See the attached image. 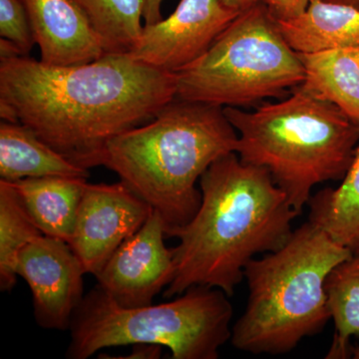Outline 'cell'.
I'll return each mask as SVG.
<instances>
[{"instance_id":"cell-14","label":"cell","mask_w":359,"mask_h":359,"mask_svg":"<svg viewBox=\"0 0 359 359\" xmlns=\"http://www.w3.org/2000/svg\"><path fill=\"white\" fill-rule=\"evenodd\" d=\"M86 180L41 177L11 183L42 233L69 244Z\"/></svg>"},{"instance_id":"cell-11","label":"cell","mask_w":359,"mask_h":359,"mask_svg":"<svg viewBox=\"0 0 359 359\" xmlns=\"http://www.w3.org/2000/svg\"><path fill=\"white\" fill-rule=\"evenodd\" d=\"M166 228L153 210L140 230L127 238L96 276L98 287L120 306L152 304L173 280L172 249L165 245Z\"/></svg>"},{"instance_id":"cell-3","label":"cell","mask_w":359,"mask_h":359,"mask_svg":"<svg viewBox=\"0 0 359 359\" xmlns=\"http://www.w3.org/2000/svg\"><path fill=\"white\" fill-rule=\"evenodd\" d=\"M238 139L224 107L175 98L150 121L111 139L94 167L117 174L173 238L199 210L197 182L215 161L236 153Z\"/></svg>"},{"instance_id":"cell-16","label":"cell","mask_w":359,"mask_h":359,"mask_svg":"<svg viewBox=\"0 0 359 359\" xmlns=\"http://www.w3.org/2000/svg\"><path fill=\"white\" fill-rule=\"evenodd\" d=\"M297 54L306 72L302 86L359 125V48Z\"/></svg>"},{"instance_id":"cell-1","label":"cell","mask_w":359,"mask_h":359,"mask_svg":"<svg viewBox=\"0 0 359 359\" xmlns=\"http://www.w3.org/2000/svg\"><path fill=\"white\" fill-rule=\"evenodd\" d=\"M177 96L176 74L128 53L71 66L0 57V117L20 123L78 166L94 167L106 144L152 120Z\"/></svg>"},{"instance_id":"cell-5","label":"cell","mask_w":359,"mask_h":359,"mask_svg":"<svg viewBox=\"0 0 359 359\" xmlns=\"http://www.w3.org/2000/svg\"><path fill=\"white\" fill-rule=\"evenodd\" d=\"M351 254V249L308 221L282 248L252 259L244 273L247 306L231 327L233 347L280 355L323 332L332 320L325 280Z\"/></svg>"},{"instance_id":"cell-13","label":"cell","mask_w":359,"mask_h":359,"mask_svg":"<svg viewBox=\"0 0 359 359\" xmlns=\"http://www.w3.org/2000/svg\"><path fill=\"white\" fill-rule=\"evenodd\" d=\"M283 39L297 53L359 48V9L325 0H311L304 13L276 20Z\"/></svg>"},{"instance_id":"cell-26","label":"cell","mask_w":359,"mask_h":359,"mask_svg":"<svg viewBox=\"0 0 359 359\" xmlns=\"http://www.w3.org/2000/svg\"><path fill=\"white\" fill-rule=\"evenodd\" d=\"M351 355H353V358L359 359V346L351 348Z\"/></svg>"},{"instance_id":"cell-2","label":"cell","mask_w":359,"mask_h":359,"mask_svg":"<svg viewBox=\"0 0 359 359\" xmlns=\"http://www.w3.org/2000/svg\"><path fill=\"white\" fill-rule=\"evenodd\" d=\"M199 182V210L173 237L179 244L172 249L174 276L165 299L198 285L231 297L248 264L282 248L299 216L271 175L237 153L215 161Z\"/></svg>"},{"instance_id":"cell-17","label":"cell","mask_w":359,"mask_h":359,"mask_svg":"<svg viewBox=\"0 0 359 359\" xmlns=\"http://www.w3.org/2000/svg\"><path fill=\"white\" fill-rule=\"evenodd\" d=\"M309 221L337 244L351 250L359 245V144L353 163L337 189L327 188L309 201Z\"/></svg>"},{"instance_id":"cell-22","label":"cell","mask_w":359,"mask_h":359,"mask_svg":"<svg viewBox=\"0 0 359 359\" xmlns=\"http://www.w3.org/2000/svg\"><path fill=\"white\" fill-rule=\"evenodd\" d=\"M311 0H269L266 2L275 20H289L306 11Z\"/></svg>"},{"instance_id":"cell-25","label":"cell","mask_w":359,"mask_h":359,"mask_svg":"<svg viewBox=\"0 0 359 359\" xmlns=\"http://www.w3.org/2000/svg\"><path fill=\"white\" fill-rule=\"evenodd\" d=\"M325 1L335 2V4H346L359 9V0H325Z\"/></svg>"},{"instance_id":"cell-4","label":"cell","mask_w":359,"mask_h":359,"mask_svg":"<svg viewBox=\"0 0 359 359\" xmlns=\"http://www.w3.org/2000/svg\"><path fill=\"white\" fill-rule=\"evenodd\" d=\"M224 113L237 131L241 161L266 170L299 215L314 187L344 178L359 144V125L302 85L252 112Z\"/></svg>"},{"instance_id":"cell-19","label":"cell","mask_w":359,"mask_h":359,"mask_svg":"<svg viewBox=\"0 0 359 359\" xmlns=\"http://www.w3.org/2000/svg\"><path fill=\"white\" fill-rule=\"evenodd\" d=\"M86 16L106 53H129L140 39L143 0H72Z\"/></svg>"},{"instance_id":"cell-7","label":"cell","mask_w":359,"mask_h":359,"mask_svg":"<svg viewBox=\"0 0 359 359\" xmlns=\"http://www.w3.org/2000/svg\"><path fill=\"white\" fill-rule=\"evenodd\" d=\"M175 74L176 98L238 108L283 99L306 79L266 4L238 14L204 55Z\"/></svg>"},{"instance_id":"cell-12","label":"cell","mask_w":359,"mask_h":359,"mask_svg":"<svg viewBox=\"0 0 359 359\" xmlns=\"http://www.w3.org/2000/svg\"><path fill=\"white\" fill-rule=\"evenodd\" d=\"M40 61L47 65H83L106 53L86 16L72 0H22Z\"/></svg>"},{"instance_id":"cell-18","label":"cell","mask_w":359,"mask_h":359,"mask_svg":"<svg viewBox=\"0 0 359 359\" xmlns=\"http://www.w3.org/2000/svg\"><path fill=\"white\" fill-rule=\"evenodd\" d=\"M325 292L335 327L327 358H349L351 337H359V245L328 273Z\"/></svg>"},{"instance_id":"cell-6","label":"cell","mask_w":359,"mask_h":359,"mask_svg":"<svg viewBox=\"0 0 359 359\" xmlns=\"http://www.w3.org/2000/svg\"><path fill=\"white\" fill-rule=\"evenodd\" d=\"M233 309L229 295L193 287L173 301L127 309L98 285L84 295L69 327L66 358L87 359L110 347L157 344L173 359H217L231 337Z\"/></svg>"},{"instance_id":"cell-10","label":"cell","mask_w":359,"mask_h":359,"mask_svg":"<svg viewBox=\"0 0 359 359\" xmlns=\"http://www.w3.org/2000/svg\"><path fill=\"white\" fill-rule=\"evenodd\" d=\"M83 266L70 245L42 235L18 255L16 275L32 292L34 318L47 330H69L73 316L83 301Z\"/></svg>"},{"instance_id":"cell-8","label":"cell","mask_w":359,"mask_h":359,"mask_svg":"<svg viewBox=\"0 0 359 359\" xmlns=\"http://www.w3.org/2000/svg\"><path fill=\"white\" fill-rule=\"evenodd\" d=\"M153 209L126 184H86L69 242L85 273L98 275Z\"/></svg>"},{"instance_id":"cell-9","label":"cell","mask_w":359,"mask_h":359,"mask_svg":"<svg viewBox=\"0 0 359 359\" xmlns=\"http://www.w3.org/2000/svg\"><path fill=\"white\" fill-rule=\"evenodd\" d=\"M240 13L223 0H181L169 18L144 25L128 54L158 69L178 72L204 55Z\"/></svg>"},{"instance_id":"cell-20","label":"cell","mask_w":359,"mask_h":359,"mask_svg":"<svg viewBox=\"0 0 359 359\" xmlns=\"http://www.w3.org/2000/svg\"><path fill=\"white\" fill-rule=\"evenodd\" d=\"M43 235L11 182L0 180V290L9 292L18 282L16 263L23 248Z\"/></svg>"},{"instance_id":"cell-21","label":"cell","mask_w":359,"mask_h":359,"mask_svg":"<svg viewBox=\"0 0 359 359\" xmlns=\"http://www.w3.org/2000/svg\"><path fill=\"white\" fill-rule=\"evenodd\" d=\"M0 36L15 45L21 56L36 44L22 0H0Z\"/></svg>"},{"instance_id":"cell-15","label":"cell","mask_w":359,"mask_h":359,"mask_svg":"<svg viewBox=\"0 0 359 359\" xmlns=\"http://www.w3.org/2000/svg\"><path fill=\"white\" fill-rule=\"evenodd\" d=\"M0 177L7 182L41 177L87 179L78 166L20 123H0Z\"/></svg>"},{"instance_id":"cell-23","label":"cell","mask_w":359,"mask_h":359,"mask_svg":"<svg viewBox=\"0 0 359 359\" xmlns=\"http://www.w3.org/2000/svg\"><path fill=\"white\" fill-rule=\"evenodd\" d=\"M163 0H143V20L145 25H153L163 20L161 6Z\"/></svg>"},{"instance_id":"cell-24","label":"cell","mask_w":359,"mask_h":359,"mask_svg":"<svg viewBox=\"0 0 359 359\" xmlns=\"http://www.w3.org/2000/svg\"><path fill=\"white\" fill-rule=\"evenodd\" d=\"M226 6L243 13L257 4H266L269 0H223Z\"/></svg>"}]
</instances>
